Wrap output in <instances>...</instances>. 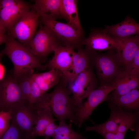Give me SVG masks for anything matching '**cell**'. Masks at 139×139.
Masks as SVG:
<instances>
[{
  "instance_id": "6da1fadb",
  "label": "cell",
  "mask_w": 139,
  "mask_h": 139,
  "mask_svg": "<svg viewBox=\"0 0 139 139\" xmlns=\"http://www.w3.org/2000/svg\"><path fill=\"white\" fill-rule=\"evenodd\" d=\"M5 43V48L0 54L7 55L11 60L14 66L13 77L16 80L25 74L33 72L34 68L46 69L28 47L14 38L6 35Z\"/></svg>"
},
{
  "instance_id": "7a4b0ae2",
  "label": "cell",
  "mask_w": 139,
  "mask_h": 139,
  "mask_svg": "<svg viewBox=\"0 0 139 139\" xmlns=\"http://www.w3.org/2000/svg\"><path fill=\"white\" fill-rule=\"evenodd\" d=\"M41 24L62 46L77 50L83 46V31L76 29L67 23L57 21L51 16L44 15L39 16Z\"/></svg>"
},
{
  "instance_id": "3957f363",
  "label": "cell",
  "mask_w": 139,
  "mask_h": 139,
  "mask_svg": "<svg viewBox=\"0 0 139 139\" xmlns=\"http://www.w3.org/2000/svg\"><path fill=\"white\" fill-rule=\"evenodd\" d=\"M70 91L62 80L55 86L51 93H45L48 104L51 112L59 121L68 119L77 125L75 116L76 107L70 95Z\"/></svg>"
},
{
  "instance_id": "277c9868",
  "label": "cell",
  "mask_w": 139,
  "mask_h": 139,
  "mask_svg": "<svg viewBox=\"0 0 139 139\" xmlns=\"http://www.w3.org/2000/svg\"><path fill=\"white\" fill-rule=\"evenodd\" d=\"M96 85V80L89 65L67 83V87L72 94L71 98L74 106L76 107L81 105L83 100L87 97Z\"/></svg>"
},
{
  "instance_id": "5b68a950",
  "label": "cell",
  "mask_w": 139,
  "mask_h": 139,
  "mask_svg": "<svg viewBox=\"0 0 139 139\" xmlns=\"http://www.w3.org/2000/svg\"><path fill=\"white\" fill-rule=\"evenodd\" d=\"M39 24V16L31 8L15 22L7 35L26 46L34 36Z\"/></svg>"
},
{
  "instance_id": "8992f818",
  "label": "cell",
  "mask_w": 139,
  "mask_h": 139,
  "mask_svg": "<svg viewBox=\"0 0 139 139\" xmlns=\"http://www.w3.org/2000/svg\"><path fill=\"white\" fill-rule=\"evenodd\" d=\"M28 102L24 99L17 80L13 76H5L0 81V111H12Z\"/></svg>"
},
{
  "instance_id": "52a82bcc",
  "label": "cell",
  "mask_w": 139,
  "mask_h": 139,
  "mask_svg": "<svg viewBox=\"0 0 139 139\" xmlns=\"http://www.w3.org/2000/svg\"><path fill=\"white\" fill-rule=\"evenodd\" d=\"M90 62L95 67L98 74L100 79L106 83L112 80L120 72L121 65L120 57L107 54H99L94 50L91 51Z\"/></svg>"
},
{
  "instance_id": "ba28073f",
  "label": "cell",
  "mask_w": 139,
  "mask_h": 139,
  "mask_svg": "<svg viewBox=\"0 0 139 139\" xmlns=\"http://www.w3.org/2000/svg\"><path fill=\"white\" fill-rule=\"evenodd\" d=\"M114 89L110 84H102L92 91L87 97L86 101L76 107L75 118L79 129L96 107L106 100L109 93Z\"/></svg>"
},
{
  "instance_id": "9c48e42d",
  "label": "cell",
  "mask_w": 139,
  "mask_h": 139,
  "mask_svg": "<svg viewBox=\"0 0 139 139\" xmlns=\"http://www.w3.org/2000/svg\"><path fill=\"white\" fill-rule=\"evenodd\" d=\"M61 45L42 25L25 46L40 60L44 61L48 55L54 52Z\"/></svg>"
},
{
  "instance_id": "30bf717a",
  "label": "cell",
  "mask_w": 139,
  "mask_h": 139,
  "mask_svg": "<svg viewBox=\"0 0 139 139\" xmlns=\"http://www.w3.org/2000/svg\"><path fill=\"white\" fill-rule=\"evenodd\" d=\"M85 49L89 51L95 50H103L115 49L120 57L123 46V39L112 37L103 30L92 31L88 37L83 41Z\"/></svg>"
},
{
  "instance_id": "8fae6325",
  "label": "cell",
  "mask_w": 139,
  "mask_h": 139,
  "mask_svg": "<svg viewBox=\"0 0 139 139\" xmlns=\"http://www.w3.org/2000/svg\"><path fill=\"white\" fill-rule=\"evenodd\" d=\"M31 8L25 1L20 0L14 5L0 9V31L5 34L15 22Z\"/></svg>"
},
{
  "instance_id": "7c38bea8",
  "label": "cell",
  "mask_w": 139,
  "mask_h": 139,
  "mask_svg": "<svg viewBox=\"0 0 139 139\" xmlns=\"http://www.w3.org/2000/svg\"><path fill=\"white\" fill-rule=\"evenodd\" d=\"M34 113V125L31 136L33 139L41 136L46 127L55 120L49 106L45 103L38 102L32 106Z\"/></svg>"
},
{
  "instance_id": "4fadbf2b",
  "label": "cell",
  "mask_w": 139,
  "mask_h": 139,
  "mask_svg": "<svg viewBox=\"0 0 139 139\" xmlns=\"http://www.w3.org/2000/svg\"><path fill=\"white\" fill-rule=\"evenodd\" d=\"M75 52L71 64L63 75L62 80L67 85L78 74L84 70L89 65L91 59V51L85 48H79Z\"/></svg>"
},
{
  "instance_id": "5bb4252c",
  "label": "cell",
  "mask_w": 139,
  "mask_h": 139,
  "mask_svg": "<svg viewBox=\"0 0 139 139\" xmlns=\"http://www.w3.org/2000/svg\"><path fill=\"white\" fill-rule=\"evenodd\" d=\"M107 34L115 38L121 39L138 35L139 24L129 16L122 22L114 25L105 26L103 30Z\"/></svg>"
},
{
  "instance_id": "9a60e30c",
  "label": "cell",
  "mask_w": 139,
  "mask_h": 139,
  "mask_svg": "<svg viewBox=\"0 0 139 139\" xmlns=\"http://www.w3.org/2000/svg\"><path fill=\"white\" fill-rule=\"evenodd\" d=\"M32 106L28 103L21 105L11 111V119L22 131L30 136L34 125Z\"/></svg>"
},
{
  "instance_id": "2e32d148",
  "label": "cell",
  "mask_w": 139,
  "mask_h": 139,
  "mask_svg": "<svg viewBox=\"0 0 139 139\" xmlns=\"http://www.w3.org/2000/svg\"><path fill=\"white\" fill-rule=\"evenodd\" d=\"M110 84L114 88L113 92L110 98H111L137 88L139 84V78L131 76L128 72L124 70L118 73L111 82Z\"/></svg>"
},
{
  "instance_id": "e0dca14e",
  "label": "cell",
  "mask_w": 139,
  "mask_h": 139,
  "mask_svg": "<svg viewBox=\"0 0 139 139\" xmlns=\"http://www.w3.org/2000/svg\"><path fill=\"white\" fill-rule=\"evenodd\" d=\"M75 52L72 48L61 46L54 51L53 57L45 66L50 70H59L63 75L70 66Z\"/></svg>"
},
{
  "instance_id": "ac0fdd59",
  "label": "cell",
  "mask_w": 139,
  "mask_h": 139,
  "mask_svg": "<svg viewBox=\"0 0 139 139\" xmlns=\"http://www.w3.org/2000/svg\"><path fill=\"white\" fill-rule=\"evenodd\" d=\"M138 48V35L123 38V46L120 58L121 65L125 70L129 72L131 70L133 58Z\"/></svg>"
},
{
  "instance_id": "d6986e66",
  "label": "cell",
  "mask_w": 139,
  "mask_h": 139,
  "mask_svg": "<svg viewBox=\"0 0 139 139\" xmlns=\"http://www.w3.org/2000/svg\"><path fill=\"white\" fill-rule=\"evenodd\" d=\"M108 99L109 105L129 111H139V91L137 88L124 94Z\"/></svg>"
},
{
  "instance_id": "ffe728a7",
  "label": "cell",
  "mask_w": 139,
  "mask_h": 139,
  "mask_svg": "<svg viewBox=\"0 0 139 139\" xmlns=\"http://www.w3.org/2000/svg\"><path fill=\"white\" fill-rule=\"evenodd\" d=\"M63 76L60 71L54 69L47 72L39 73H33L32 77L39 87L44 94L50 89L59 82Z\"/></svg>"
},
{
  "instance_id": "44dd1931",
  "label": "cell",
  "mask_w": 139,
  "mask_h": 139,
  "mask_svg": "<svg viewBox=\"0 0 139 139\" xmlns=\"http://www.w3.org/2000/svg\"><path fill=\"white\" fill-rule=\"evenodd\" d=\"M111 114L109 119L105 122L99 124H95L91 126H87L86 131H94L99 133L101 132L116 133L119 125L121 118V110L118 107L109 105Z\"/></svg>"
},
{
  "instance_id": "7402d4cb",
  "label": "cell",
  "mask_w": 139,
  "mask_h": 139,
  "mask_svg": "<svg viewBox=\"0 0 139 139\" xmlns=\"http://www.w3.org/2000/svg\"><path fill=\"white\" fill-rule=\"evenodd\" d=\"M77 1L61 0L60 8L61 18L65 19L67 23L78 30L83 31L79 18L77 8Z\"/></svg>"
},
{
  "instance_id": "603a6c76",
  "label": "cell",
  "mask_w": 139,
  "mask_h": 139,
  "mask_svg": "<svg viewBox=\"0 0 139 139\" xmlns=\"http://www.w3.org/2000/svg\"><path fill=\"white\" fill-rule=\"evenodd\" d=\"M61 0H36L31 6L39 17L44 15L56 19L61 18L60 8Z\"/></svg>"
},
{
  "instance_id": "cb8c5ba5",
  "label": "cell",
  "mask_w": 139,
  "mask_h": 139,
  "mask_svg": "<svg viewBox=\"0 0 139 139\" xmlns=\"http://www.w3.org/2000/svg\"><path fill=\"white\" fill-rule=\"evenodd\" d=\"M52 137V139H86L81 134L74 131L71 124H67L64 120L59 121Z\"/></svg>"
},
{
  "instance_id": "d4e9b609",
  "label": "cell",
  "mask_w": 139,
  "mask_h": 139,
  "mask_svg": "<svg viewBox=\"0 0 139 139\" xmlns=\"http://www.w3.org/2000/svg\"><path fill=\"white\" fill-rule=\"evenodd\" d=\"M139 120V111H132L125 110L117 132L126 134L127 131Z\"/></svg>"
},
{
  "instance_id": "484cf974",
  "label": "cell",
  "mask_w": 139,
  "mask_h": 139,
  "mask_svg": "<svg viewBox=\"0 0 139 139\" xmlns=\"http://www.w3.org/2000/svg\"><path fill=\"white\" fill-rule=\"evenodd\" d=\"M33 72H29L19 77L17 80L18 85L25 100L28 102L31 88V77Z\"/></svg>"
},
{
  "instance_id": "4316f807",
  "label": "cell",
  "mask_w": 139,
  "mask_h": 139,
  "mask_svg": "<svg viewBox=\"0 0 139 139\" xmlns=\"http://www.w3.org/2000/svg\"><path fill=\"white\" fill-rule=\"evenodd\" d=\"M10 121L7 129L1 139H23L25 132L13 120L10 119Z\"/></svg>"
},
{
  "instance_id": "83f0119b",
  "label": "cell",
  "mask_w": 139,
  "mask_h": 139,
  "mask_svg": "<svg viewBox=\"0 0 139 139\" xmlns=\"http://www.w3.org/2000/svg\"><path fill=\"white\" fill-rule=\"evenodd\" d=\"M43 94L39 86L32 79L31 76V91L28 104L33 106L41 100Z\"/></svg>"
},
{
  "instance_id": "f1b7e54d",
  "label": "cell",
  "mask_w": 139,
  "mask_h": 139,
  "mask_svg": "<svg viewBox=\"0 0 139 139\" xmlns=\"http://www.w3.org/2000/svg\"><path fill=\"white\" fill-rule=\"evenodd\" d=\"M11 111H0V139L7 129L11 119Z\"/></svg>"
},
{
  "instance_id": "f546056e",
  "label": "cell",
  "mask_w": 139,
  "mask_h": 139,
  "mask_svg": "<svg viewBox=\"0 0 139 139\" xmlns=\"http://www.w3.org/2000/svg\"><path fill=\"white\" fill-rule=\"evenodd\" d=\"M128 72L131 76L139 78V48L138 49L134 57L131 70Z\"/></svg>"
},
{
  "instance_id": "4dcf8cb0",
  "label": "cell",
  "mask_w": 139,
  "mask_h": 139,
  "mask_svg": "<svg viewBox=\"0 0 139 139\" xmlns=\"http://www.w3.org/2000/svg\"><path fill=\"white\" fill-rule=\"evenodd\" d=\"M57 126L54 121L50 123L45 128L41 136L45 137V139H49L53 136Z\"/></svg>"
},
{
  "instance_id": "1f68e13d",
  "label": "cell",
  "mask_w": 139,
  "mask_h": 139,
  "mask_svg": "<svg viewBox=\"0 0 139 139\" xmlns=\"http://www.w3.org/2000/svg\"><path fill=\"white\" fill-rule=\"evenodd\" d=\"M101 135L104 139H124L126 134L117 132L116 133L101 132Z\"/></svg>"
},
{
  "instance_id": "d6a6232c",
  "label": "cell",
  "mask_w": 139,
  "mask_h": 139,
  "mask_svg": "<svg viewBox=\"0 0 139 139\" xmlns=\"http://www.w3.org/2000/svg\"><path fill=\"white\" fill-rule=\"evenodd\" d=\"M20 0H0V9L11 6L18 4Z\"/></svg>"
},
{
  "instance_id": "836d02e7",
  "label": "cell",
  "mask_w": 139,
  "mask_h": 139,
  "mask_svg": "<svg viewBox=\"0 0 139 139\" xmlns=\"http://www.w3.org/2000/svg\"><path fill=\"white\" fill-rule=\"evenodd\" d=\"M5 69L4 66L0 62V81L4 77Z\"/></svg>"
},
{
  "instance_id": "e575fe53",
  "label": "cell",
  "mask_w": 139,
  "mask_h": 139,
  "mask_svg": "<svg viewBox=\"0 0 139 139\" xmlns=\"http://www.w3.org/2000/svg\"><path fill=\"white\" fill-rule=\"evenodd\" d=\"M6 36L0 31V45L3 43L5 42Z\"/></svg>"
},
{
  "instance_id": "d590c367",
  "label": "cell",
  "mask_w": 139,
  "mask_h": 139,
  "mask_svg": "<svg viewBox=\"0 0 139 139\" xmlns=\"http://www.w3.org/2000/svg\"><path fill=\"white\" fill-rule=\"evenodd\" d=\"M23 139H33L29 134L25 133Z\"/></svg>"
},
{
  "instance_id": "8d00e7d4",
  "label": "cell",
  "mask_w": 139,
  "mask_h": 139,
  "mask_svg": "<svg viewBox=\"0 0 139 139\" xmlns=\"http://www.w3.org/2000/svg\"><path fill=\"white\" fill-rule=\"evenodd\" d=\"M1 54H0V57H1Z\"/></svg>"
}]
</instances>
